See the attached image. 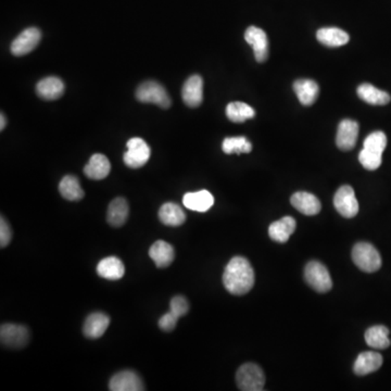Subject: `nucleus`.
Here are the masks:
<instances>
[{
  "mask_svg": "<svg viewBox=\"0 0 391 391\" xmlns=\"http://www.w3.org/2000/svg\"><path fill=\"white\" fill-rule=\"evenodd\" d=\"M223 284L232 295L243 296L250 292L254 285V271L250 262L244 257H234L225 268Z\"/></svg>",
  "mask_w": 391,
  "mask_h": 391,
  "instance_id": "1",
  "label": "nucleus"
},
{
  "mask_svg": "<svg viewBox=\"0 0 391 391\" xmlns=\"http://www.w3.org/2000/svg\"><path fill=\"white\" fill-rule=\"evenodd\" d=\"M352 260L365 273H374L381 269V254L373 245L368 243H359L353 247Z\"/></svg>",
  "mask_w": 391,
  "mask_h": 391,
  "instance_id": "2",
  "label": "nucleus"
},
{
  "mask_svg": "<svg viewBox=\"0 0 391 391\" xmlns=\"http://www.w3.org/2000/svg\"><path fill=\"white\" fill-rule=\"evenodd\" d=\"M236 381L240 390L261 391L263 390L265 385V375L259 365L246 363L237 370Z\"/></svg>",
  "mask_w": 391,
  "mask_h": 391,
  "instance_id": "3",
  "label": "nucleus"
},
{
  "mask_svg": "<svg viewBox=\"0 0 391 391\" xmlns=\"http://www.w3.org/2000/svg\"><path fill=\"white\" fill-rule=\"evenodd\" d=\"M136 98L143 104H154L160 108L167 109L171 107V98L165 87L156 81L143 82L136 91Z\"/></svg>",
  "mask_w": 391,
  "mask_h": 391,
  "instance_id": "4",
  "label": "nucleus"
},
{
  "mask_svg": "<svg viewBox=\"0 0 391 391\" xmlns=\"http://www.w3.org/2000/svg\"><path fill=\"white\" fill-rule=\"evenodd\" d=\"M305 279L313 289L318 292H329L333 287V281L329 270L318 261H311L307 264Z\"/></svg>",
  "mask_w": 391,
  "mask_h": 391,
  "instance_id": "5",
  "label": "nucleus"
},
{
  "mask_svg": "<svg viewBox=\"0 0 391 391\" xmlns=\"http://www.w3.org/2000/svg\"><path fill=\"white\" fill-rule=\"evenodd\" d=\"M128 152L124 154V163L130 169H139L150 159L152 150L146 141L139 137H134L128 141Z\"/></svg>",
  "mask_w": 391,
  "mask_h": 391,
  "instance_id": "6",
  "label": "nucleus"
},
{
  "mask_svg": "<svg viewBox=\"0 0 391 391\" xmlns=\"http://www.w3.org/2000/svg\"><path fill=\"white\" fill-rule=\"evenodd\" d=\"M0 339L5 347L21 349L29 342V331L25 326L3 324L0 329Z\"/></svg>",
  "mask_w": 391,
  "mask_h": 391,
  "instance_id": "7",
  "label": "nucleus"
},
{
  "mask_svg": "<svg viewBox=\"0 0 391 391\" xmlns=\"http://www.w3.org/2000/svg\"><path fill=\"white\" fill-rule=\"evenodd\" d=\"M334 206L338 213L346 219H351L357 215L359 202L351 186L344 185L339 188L335 193Z\"/></svg>",
  "mask_w": 391,
  "mask_h": 391,
  "instance_id": "8",
  "label": "nucleus"
},
{
  "mask_svg": "<svg viewBox=\"0 0 391 391\" xmlns=\"http://www.w3.org/2000/svg\"><path fill=\"white\" fill-rule=\"evenodd\" d=\"M42 33L37 27L24 29L11 44V52L16 57L27 55L38 46Z\"/></svg>",
  "mask_w": 391,
  "mask_h": 391,
  "instance_id": "9",
  "label": "nucleus"
},
{
  "mask_svg": "<svg viewBox=\"0 0 391 391\" xmlns=\"http://www.w3.org/2000/svg\"><path fill=\"white\" fill-rule=\"evenodd\" d=\"M245 39L252 47L256 60L260 63L264 62L269 57V39L265 32L257 26H250L246 31Z\"/></svg>",
  "mask_w": 391,
  "mask_h": 391,
  "instance_id": "10",
  "label": "nucleus"
},
{
  "mask_svg": "<svg viewBox=\"0 0 391 391\" xmlns=\"http://www.w3.org/2000/svg\"><path fill=\"white\" fill-rule=\"evenodd\" d=\"M109 389L112 391L145 390L143 381L134 370H122L110 379Z\"/></svg>",
  "mask_w": 391,
  "mask_h": 391,
  "instance_id": "11",
  "label": "nucleus"
},
{
  "mask_svg": "<svg viewBox=\"0 0 391 391\" xmlns=\"http://www.w3.org/2000/svg\"><path fill=\"white\" fill-rule=\"evenodd\" d=\"M359 136V124L355 121L342 120L339 123L337 130L336 143L338 148L344 152H349L355 148Z\"/></svg>",
  "mask_w": 391,
  "mask_h": 391,
  "instance_id": "12",
  "label": "nucleus"
},
{
  "mask_svg": "<svg viewBox=\"0 0 391 391\" xmlns=\"http://www.w3.org/2000/svg\"><path fill=\"white\" fill-rule=\"evenodd\" d=\"M182 100L186 106L197 108L204 100V81L199 75L188 78L182 89Z\"/></svg>",
  "mask_w": 391,
  "mask_h": 391,
  "instance_id": "13",
  "label": "nucleus"
},
{
  "mask_svg": "<svg viewBox=\"0 0 391 391\" xmlns=\"http://www.w3.org/2000/svg\"><path fill=\"white\" fill-rule=\"evenodd\" d=\"M64 84L57 76H48L37 83L36 91L40 98L45 100L59 99L64 93Z\"/></svg>",
  "mask_w": 391,
  "mask_h": 391,
  "instance_id": "14",
  "label": "nucleus"
},
{
  "mask_svg": "<svg viewBox=\"0 0 391 391\" xmlns=\"http://www.w3.org/2000/svg\"><path fill=\"white\" fill-rule=\"evenodd\" d=\"M383 357L381 353L374 351L362 352L355 361L353 370L359 376L368 375L381 368Z\"/></svg>",
  "mask_w": 391,
  "mask_h": 391,
  "instance_id": "15",
  "label": "nucleus"
},
{
  "mask_svg": "<svg viewBox=\"0 0 391 391\" xmlns=\"http://www.w3.org/2000/svg\"><path fill=\"white\" fill-rule=\"evenodd\" d=\"M111 171L109 159L104 154H95L84 167V173L91 180H100L107 178Z\"/></svg>",
  "mask_w": 391,
  "mask_h": 391,
  "instance_id": "16",
  "label": "nucleus"
},
{
  "mask_svg": "<svg viewBox=\"0 0 391 391\" xmlns=\"http://www.w3.org/2000/svg\"><path fill=\"white\" fill-rule=\"evenodd\" d=\"M110 325V318L102 312L91 313L84 324V335L87 338H100Z\"/></svg>",
  "mask_w": 391,
  "mask_h": 391,
  "instance_id": "17",
  "label": "nucleus"
},
{
  "mask_svg": "<svg viewBox=\"0 0 391 391\" xmlns=\"http://www.w3.org/2000/svg\"><path fill=\"white\" fill-rule=\"evenodd\" d=\"M292 206L305 215H316L321 211V202L316 196L305 191H298L290 198Z\"/></svg>",
  "mask_w": 391,
  "mask_h": 391,
  "instance_id": "18",
  "label": "nucleus"
},
{
  "mask_svg": "<svg viewBox=\"0 0 391 391\" xmlns=\"http://www.w3.org/2000/svg\"><path fill=\"white\" fill-rule=\"evenodd\" d=\"M97 273L102 279L117 281L126 274V268L122 261L117 257H108L102 259L97 265Z\"/></svg>",
  "mask_w": 391,
  "mask_h": 391,
  "instance_id": "19",
  "label": "nucleus"
},
{
  "mask_svg": "<svg viewBox=\"0 0 391 391\" xmlns=\"http://www.w3.org/2000/svg\"><path fill=\"white\" fill-rule=\"evenodd\" d=\"M296 230V221L294 217H285L279 221L273 222L269 227V235L272 240L284 244L288 241Z\"/></svg>",
  "mask_w": 391,
  "mask_h": 391,
  "instance_id": "20",
  "label": "nucleus"
},
{
  "mask_svg": "<svg viewBox=\"0 0 391 391\" xmlns=\"http://www.w3.org/2000/svg\"><path fill=\"white\" fill-rule=\"evenodd\" d=\"M182 204L191 211L206 212L213 206L214 198L208 191L187 193L182 198Z\"/></svg>",
  "mask_w": 391,
  "mask_h": 391,
  "instance_id": "21",
  "label": "nucleus"
},
{
  "mask_svg": "<svg viewBox=\"0 0 391 391\" xmlns=\"http://www.w3.org/2000/svg\"><path fill=\"white\" fill-rule=\"evenodd\" d=\"M128 201L122 197H117L111 201L108 206L107 221L111 226L121 227L128 221Z\"/></svg>",
  "mask_w": 391,
  "mask_h": 391,
  "instance_id": "22",
  "label": "nucleus"
},
{
  "mask_svg": "<svg viewBox=\"0 0 391 391\" xmlns=\"http://www.w3.org/2000/svg\"><path fill=\"white\" fill-rule=\"evenodd\" d=\"M294 91L303 106L314 104L320 94V87L313 80H298L294 83Z\"/></svg>",
  "mask_w": 391,
  "mask_h": 391,
  "instance_id": "23",
  "label": "nucleus"
},
{
  "mask_svg": "<svg viewBox=\"0 0 391 391\" xmlns=\"http://www.w3.org/2000/svg\"><path fill=\"white\" fill-rule=\"evenodd\" d=\"M318 42L327 47H340L349 42V35L347 32L342 31L338 27H323L316 33Z\"/></svg>",
  "mask_w": 391,
  "mask_h": 391,
  "instance_id": "24",
  "label": "nucleus"
},
{
  "mask_svg": "<svg viewBox=\"0 0 391 391\" xmlns=\"http://www.w3.org/2000/svg\"><path fill=\"white\" fill-rule=\"evenodd\" d=\"M149 257L154 260L158 268H167L174 260V249L165 240H158L150 247Z\"/></svg>",
  "mask_w": 391,
  "mask_h": 391,
  "instance_id": "25",
  "label": "nucleus"
},
{
  "mask_svg": "<svg viewBox=\"0 0 391 391\" xmlns=\"http://www.w3.org/2000/svg\"><path fill=\"white\" fill-rule=\"evenodd\" d=\"M357 96L360 97L363 102H368L374 106H385L391 100L390 95L386 91L376 88L372 84L364 83L357 89Z\"/></svg>",
  "mask_w": 391,
  "mask_h": 391,
  "instance_id": "26",
  "label": "nucleus"
},
{
  "mask_svg": "<svg viewBox=\"0 0 391 391\" xmlns=\"http://www.w3.org/2000/svg\"><path fill=\"white\" fill-rule=\"evenodd\" d=\"M160 221L167 226H180L186 221V214L178 204L167 202L160 208Z\"/></svg>",
  "mask_w": 391,
  "mask_h": 391,
  "instance_id": "27",
  "label": "nucleus"
},
{
  "mask_svg": "<svg viewBox=\"0 0 391 391\" xmlns=\"http://www.w3.org/2000/svg\"><path fill=\"white\" fill-rule=\"evenodd\" d=\"M364 337L366 344L374 349H387L391 344L390 339H389V329L386 326H373L366 331Z\"/></svg>",
  "mask_w": 391,
  "mask_h": 391,
  "instance_id": "28",
  "label": "nucleus"
},
{
  "mask_svg": "<svg viewBox=\"0 0 391 391\" xmlns=\"http://www.w3.org/2000/svg\"><path fill=\"white\" fill-rule=\"evenodd\" d=\"M59 191L63 198L69 201H78L84 198V191L82 189L80 180L75 176L67 175L59 184Z\"/></svg>",
  "mask_w": 391,
  "mask_h": 391,
  "instance_id": "29",
  "label": "nucleus"
},
{
  "mask_svg": "<svg viewBox=\"0 0 391 391\" xmlns=\"http://www.w3.org/2000/svg\"><path fill=\"white\" fill-rule=\"evenodd\" d=\"M226 115L234 123H243L253 119L256 111L245 102H234L227 104Z\"/></svg>",
  "mask_w": 391,
  "mask_h": 391,
  "instance_id": "30",
  "label": "nucleus"
},
{
  "mask_svg": "<svg viewBox=\"0 0 391 391\" xmlns=\"http://www.w3.org/2000/svg\"><path fill=\"white\" fill-rule=\"evenodd\" d=\"M222 149L226 154H249L252 150V145L245 136H237L225 139L222 143Z\"/></svg>",
  "mask_w": 391,
  "mask_h": 391,
  "instance_id": "31",
  "label": "nucleus"
},
{
  "mask_svg": "<svg viewBox=\"0 0 391 391\" xmlns=\"http://www.w3.org/2000/svg\"><path fill=\"white\" fill-rule=\"evenodd\" d=\"M387 137L383 132L377 130L365 139L363 143V149L374 154H383V150L386 149Z\"/></svg>",
  "mask_w": 391,
  "mask_h": 391,
  "instance_id": "32",
  "label": "nucleus"
},
{
  "mask_svg": "<svg viewBox=\"0 0 391 391\" xmlns=\"http://www.w3.org/2000/svg\"><path fill=\"white\" fill-rule=\"evenodd\" d=\"M381 156L383 154H374V152L362 149L360 154H359V161L365 169L374 171V169H377L378 167H381Z\"/></svg>",
  "mask_w": 391,
  "mask_h": 391,
  "instance_id": "33",
  "label": "nucleus"
},
{
  "mask_svg": "<svg viewBox=\"0 0 391 391\" xmlns=\"http://www.w3.org/2000/svg\"><path fill=\"white\" fill-rule=\"evenodd\" d=\"M169 309H171L169 312L172 313L173 316L180 318L187 314L188 311H189V303H188L187 299H186L185 297L176 296V297L171 300Z\"/></svg>",
  "mask_w": 391,
  "mask_h": 391,
  "instance_id": "34",
  "label": "nucleus"
},
{
  "mask_svg": "<svg viewBox=\"0 0 391 391\" xmlns=\"http://www.w3.org/2000/svg\"><path fill=\"white\" fill-rule=\"evenodd\" d=\"M11 238H12V230H11L10 225L8 222L5 221V217H1L0 220V246L1 248L7 247L10 244Z\"/></svg>",
  "mask_w": 391,
  "mask_h": 391,
  "instance_id": "35",
  "label": "nucleus"
},
{
  "mask_svg": "<svg viewBox=\"0 0 391 391\" xmlns=\"http://www.w3.org/2000/svg\"><path fill=\"white\" fill-rule=\"evenodd\" d=\"M178 318L173 316L172 313L169 312L162 316L159 320V327L162 331H172L178 323Z\"/></svg>",
  "mask_w": 391,
  "mask_h": 391,
  "instance_id": "36",
  "label": "nucleus"
},
{
  "mask_svg": "<svg viewBox=\"0 0 391 391\" xmlns=\"http://www.w3.org/2000/svg\"><path fill=\"white\" fill-rule=\"evenodd\" d=\"M0 119H1V124H0V130H3V128H5V123H7V120H5V115H3V113H1V117H0Z\"/></svg>",
  "mask_w": 391,
  "mask_h": 391,
  "instance_id": "37",
  "label": "nucleus"
}]
</instances>
